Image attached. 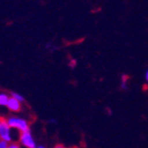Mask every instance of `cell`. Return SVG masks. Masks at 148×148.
<instances>
[{"label": "cell", "mask_w": 148, "mask_h": 148, "mask_svg": "<svg viewBox=\"0 0 148 148\" xmlns=\"http://www.w3.org/2000/svg\"><path fill=\"white\" fill-rule=\"evenodd\" d=\"M8 124L11 128H15V129H18L20 132H25V131H29L30 129V126H29V123L23 119H20V117H16L12 116L8 119Z\"/></svg>", "instance_id": "obj_1"}, {"label": "cell", "mask_w": 148, "mask_h": 148, "mask_svg": "<svg viewBox=\"0 0 148 148\" xmlns=\"http://www.w3.org/2000/svg\"><path fill=\"white\" fill-rule=\"evenodd\" d=\"M0 140H3L5 142H11V127L8 124V121L4 117L0 116Z\"/></svg>", "instance_id": "obj_2"}, {"label": "cell", "mask_w": 148, "mask_h": 148, "mask_svg": "<svg viewBox=\"0 0 148 148\" xmlns=\"http://www.w3.org/2000/svg\"><path fill=\"white\" fill-rule=\"evenodd\" d=\"M19 142L22 146H25V148H37L35 141L32 136L30 130L29 131H25V132H20L19 136Z\"/></svg>", "instance_id": "obj_3"}, {"label": "cell", "mask_w": 148, "mask_h": 148, "mask_svg": "<svg viewBox=\"0 0 148 148\" xmlns=\"http://www.w3.org/2000/svg\"><path fill=\"white\" fill-rule=\"evenodd\" d=\"M6 106L13 112H19V111L21 110V103L17 101V99H15L14 97H10Z\"/></svg>", "instance_id": "obj_4"}, {"label": "cell", "mask_w": 148, "mask_h": 148, "mask_svg": "<svg viewBox=\"0 0 148 148\" xmlns=\"http://www.w3.org/2000/svg\"><path fill=\"white\" fill-rule=\"evenodd\" d=\"M9 96L6 94H3L1 93L0 94V106H6L8 105V102H9Z\"/></svg>", "instance_id": "obj_5"}, {"label": "cell", "mask_w": 148, "mask_h": 148, "mask_svg": "<svg viewBox=\"0 0 148 148\" xmlns=\"http://www.w3.org/2000/svg\"><path fill=\"white\" fill-rule=\"evenodd\" d=\"M12 97H14L15 99L19 101L20 103L25 102V97H23L22 95H20V94H18V93H16V92H13L12 93Z\"/></svg>", "instance_id": "obj_6"}, {"label": "cell", "mask_w": 148, "mask_h": 148, "mask_svg": "<svg viewBox=\"0 0 148 148\" xmlns=\"http://www.w3.org/2000/svg\"><path fill=\"white\" fill-rule=\"evenodd\" d=\"M127 78H128V76H126V75H123V77H122V88L123 89H126L127 86H126V82H127Z\"/></svg>", "instance_id": "obj_7"}, {"label": "cell", "mask_w": 148, "mask_h": 148, "mask_svg": "<svg viewBox=\"0 0 148 148\" xmlns=\"http://www.w3.org/2000/svg\"><path fill=\"white\" fill-rule=\"evenodd\" d=\"M0 148H9V143L3 140H0Z\"/></svg>", "instance_id": "obj_8"}, {"label": "cell", "mask_w": 148, "mask_h": 148, "mask_svg": "<svg viewBox=\"0 0 148 148\" xmlns=\"http://www.w3.org/2000/svg\"><path fill=\"white\" fill-rule=\"evenodd\" d=\"M9 148H20V146L17 144V143H12V144H10Z\"/></svg>", "instance_id": "obj_9"}, {"label": "cell", "mask_w": 148, "mask_h": 148, "mask_svg": "<svg viewBox=\"0 0 148 148\" xmlns=\"http://www.w3.org/2000/svg\"><path fill=\"white\" fill-rule=\"evenodd\" d=\"M54 148H72V147H66V146H64V145H56Z\"/></svg>", "instance_id": "obj_10"}, {"label": "cell", "mask_w": 148, "mask_h": 148, "mask_svg": "<svg viewBox=\"0 0 148 148\" xmlns=\"http://www.w3.org/2000/svg\"><path fill=\"white\" fill-rule=\"evenodd\" d=\"M145 77H146V80L148 82V71L146 72V75H145Z\"/></svg>", "instance_id": "obj_11"}, {"label": "cell", "mask_w": 148, "mask_h": 148, "mask_svg": "<svg viewBox=\"0 0 148 148\" xmlns=\"http://www.w3.org/2000/svg\"><path fill=\"white\" fill-rule=\"evenodd\" d=\"M37 148H47V147H45V146H42V145H40V146H37Z\"/></svg>", "instance_id": "obj_12"}]
</instances>
